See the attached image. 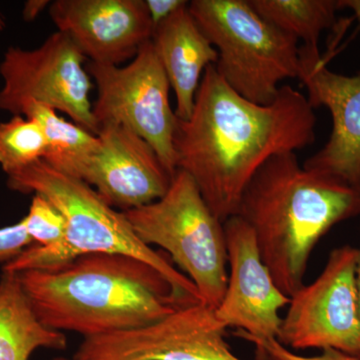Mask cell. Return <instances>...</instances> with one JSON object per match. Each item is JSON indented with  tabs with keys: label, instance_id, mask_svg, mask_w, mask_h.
Segmentation results:
<instances>
[{
	"label": "cell",
	"instance_id": "17",
	"mask_svg": "<svg viewBox=\"0 0 360 360\" xmlns=\"http://www.w3.org/2000/svg\"><path fill=\"white\" fill-rule=\"evenodd\" d=\"M18 115L37 120L46 139L42 160L56 172L82 180L101 141L97 135L59 116L56 110L37 101H28Z\"/></svg>",
	"mask_w": 360,
	"mask_h": 360
},
{
	"label": "cell",
	"instance_id": "22",
	"mask_svg": "<svg viewBox=\"0 0 360 360\" xmlns=\"http://www.w3.org/2000/svg\"><path fill=\"white\" fill-rule=\"evenodd\" d=\"M34 245L21 221L0 229V262H8Z\"/></svg>",
	"mask_w": 360,
	"mask_h": 360
},
{
	"label": "cell",
	"instance_id": "24",
	"mask_svg": "<svg viewBox=\"0 0 360 360\" xmlns=\"http://www.w3.org/2000/svg\"><path fill=\"white\" fill-rule=\"evenodd\" d=\"M51 4L49 0H30L23 8V18L25 21L34 20L44 11L45 7L51 6Z\"/></svg>",
	"mask_w": 360,
	"mask_h": 360
},
{
	"label": "cell",
	"instance_id": "7",
	"mask_svg": "<svg viewBox=\"0 0 360 360\" xmlns=\"http://www.w3.org/2000/svg\"><path fill=\"white\" fill-rule=\"evenodd\" d=\"M86 70L96 84L92 111L98 129L103 125L117 124L132 130L150 144L174 176L177 117L170 105L169 82L153 41L142 45L137 56L123 68L89 61Z\"/></svg>",
	"mask_w": 360,
	"mask_h": 360
},
{
	"label": "cell",
	"instance_id": "14",
	"mask_svg": "<svg viewBox=\"0 0 360 360\" xmlns=\"http://www.w3.org/2000/svg\"><path fill=\"white\" fill-rule=\"evenodd\" d=\"M96 135L101 148L82 181L108 205L127 212L165 195L174 176L148 141L117 124L103 125Z\"/></svg>",
	"mask_w": 360,
	"mask_h": 360
},
{
	"label": "cell",
	"instance_id": "8",
	"mask_svg": "<svg viewBox=\"0 0 360 360\" xmlns=\"http://www.w3.org/2000/svg\"><path fill=\"white\" fill-rule=\"evenodd\" d=\"M85 60L77 45L59 32L35 49L9 47L0 63V110L18 115L26 101H37L96 135L98 127L90 101L92 82Z\"/></svg>",
	"mask_w": 360,
	"mask_h": 360
},
{
	"label": "cell",
	"instance_id": "23",
	"mask_svg": "<svg viewBox=\"0 0 360 360\" xmlns=\"http://www.w3.org/2000/svg\"><path fill=\"white\" fill-rule=\"evenodd\" d=\"M146 7L151 23L153 25V32L163 21L169 18L172 14L179 11L181 7L188 4L186 0H146Z\"/></svg>",
	"mask_w": 360,
	"mask_h": 360
},
{
	"label": "cell",
	"instance_id": "4",
	"mask_svg": "<svg viewBox=\"0 0 360 360\" xmlns=\"http://www.w3.org/2000/svg\"><path fill=\"white\" fill-rule=\"evenodd\" d=\"M188 11L219 52L217 72L239 96L265 105L281 82L300 78V41L264 20L250 0H193Z\"/></svg>",
	"mask_w": 360,
	"mask_h": 360
},
{
	"label": "cell",
	"instance_id": "21",
	"mask_svg": "<svg viewBox=\"0 0 360 360\" xmlns=\"http://www.w3.org/2000/svg\"><path fill=\"white\" fill-rule=\"evenodd\" d=\"M258 360H360L355 355L336 349H324L315 356H302L293 354L277 340L262 341L255 345Z\"/></svg>",
	"mask_w": 360,
	"mask_h": 360
},
{
	"label": "cell",
	"instance_id": "25",
	"mask_svg": "<svg viewBox=\"0 0 360 360\" xmlns=\"http://www.w3.org/2000/svg\"><path fill=\"white\" fill-rule=\"evenodd\" d=\"M340 9H349L360 22V0H338Z\"/></svg>",
	"mask_w": 360,
	"mask_h": 360
},
{
	"label": "cell",
	"instance_id": "9",
	"mask_svg": "<svg viewBox=\"0 0 360 360\" xmlns=\"http://www.w3.org/2000/svg\"><path fill=\"white\" fill-rule=\"evenodd\" d=\"M359 251H331L321 276L290 296L277 340L293 349H336L360 357Z\"/></svg>",
	"mask_w": 360,
	"mask_h": 360
},
{
	"label": "cell",
	"instance_id": "5",
	"mask_svg": "<svg viewBox=\"0 0 360 360\" xmlns=\"http://www.w3.org/2000/svg\"><path fill=\"white\" fill-rule=\"evenodd\" d=\"M7 186L18 193L44 196L63 214L65 238L58 245L70 262L91 253L139 258L162 274L182 297L201 302L193 281L175 269L170 257L142 243L123 212L82 180L56 172L40 160L8 175Z\"/></svg>",
	"mask_w": 360,
	"mask_h": 360
},
{
	"label": "cell",
	"instance_id": "3",
	"mask_svg": "<svg viewBox=\"0 0 360 360\" xmlns=\"http://www.w3.org/2000/svg\"><path fill=\"white\" fill-rule=\"evenodd\" d=\"M360 214V187L307 169L295 153L274 156L245 187L236 215L250 225L276 285H303L312 250L333 226Z\"/></svg>",
	"mask_w": 360,
	"mask_h": 360
},
{
	"label": "cell",
	"instance_id": "27",
	"mask_svg": "<svg viewBox=\"0 0 360 360\" xmlns=\"http://www.w3.org/2000/svg\"><path fill=\"white\" fill-rule=\"evenodd\" d=\"M56 360H84V359H77V357H73L72 359H56Z\"/></svg>",
	"mask_w": 360,
	"mask_h": 360
},
{
	"label": "cell",
	"instance_id": "13",
	"mask_svg": "<svg viewBox=\"0 0 360 360\" xmlns=\"http://www.w3.org/2000/svg\"><path fill=\"white\" fill-rule=\"evenodd\" d=\"M49 14L91 63L118 66L153 39L146 0H56Z\"/></svg>",
	"mask_w": 360,
	"mask_h": 360
},
{
	"label": "cell",
	"instance_id": "2",
	"mask_svg": "<svg viewBox=\"0 0 360 360\" xmlns=\"http://www.w3.org/2000/svg\"><path fill=\"white\" fill-rule=\"evenodd\" d=\"M39 321L84 338L146 328L194 304L150 264L129 255L91 253L51 270L16 274Z\"/></svg>",
	"mask_w": 360,
	"mask_h": 360
},
{
	"label": "cell",
	"instance_id": "6",
	"mask_svg": "<svg viewBox=\"0 0 360 360\" xmlns=\"http://www.w3.org/2000/svg\"><path fill=\"white\" fill-rule=\"evenodd\" d=\"M146 245L160 246L200 293L217 309L226 290V238L224 222L213 214L191 175L175 172L160 200L122 212Z\"/></svg>",
	"mask_w": 360,
	"mask_h": 360
},
{
	"label": "cell",
	"instance_id": "19",
	"mask_svg": "<svg viewBox=\"0 0 360 360\" xmlns=\"http://www.w3.org/2000/svg\"><path fill=\"white\" fill-rule=\"evenodd\" d=\"M47 142L39 123L23 115H13L0 123V167L8 175L44 158Z\"/></svg>",
	"mask_w": 360,
	"mask_h": 360
},
{
	"label": "cell",
	"instance_id": "28",
	"mask_svg": "<svg viewBox=\"0 0 360 360\" xmlns=\"http://www.w3.org/2000/svg\"><path fill=\"white\" fill-rule=\"evenodd\" d=\"M2 25H4V22H2L1 18H0V27H2Z\"/></svg>",
	"mask_w": 360,
	"mask_h": 360
},
{
	"label": "cell",
	"instance_id": "18",
	"mask_svg": "<svg viewBox=\"0 0 360 360\" xmlns=\"http://www.w3.org/2000/svg\"><path fill=\"white\" fill-rule=\"evenodd\" d=\"M264 20L288 33L302 46L319 49L321 33L335 25L338 0H250Z\"/></svg>",
	"mask_w": 360,
	"mask_h": 360
},
{
	"label": "cell",
	"instance_id": "15",
	"mask_svg": "<svg viewBox=\"0 0 360 360\" xmlns=\"http://www.w3.org/2000/svg\"><path fill=\"white\" fill-rule=\"evenodd\" d=\"M151 41L176 97L175 115L187 120L203 73L208 66L217 65L219 52L198 27L188 4L158 25Z\"/></svg>",
	"mask_w": 360,
	"mask_h": 360
},
{
	"label": "cell",
	"instance_id": "10",
	"mask_svg": "<svg viewBox=\"0 0 360 360\" xmlns=\"http://www.w3.org/2000/svg\"><path fill=\"white\" fill-rule=\"evenodd\" d=\"M226 328L202 302L177 309L134 330L84 338L75 357L84 360H243L225 340Z\"/></svg>",
	"mask_w": 360,
	"mask_h": 360
},
{
	"label": "cell",
	"instance_id": "20",
	"mask_svg": "<svg viewBox=\"0 0 360 360\" xmlns=\"http://www.w3.org/2000/svg\"><path fill=\"white\" fill-rule=\"evenodd\" d=\"M20 221L34 245H56L65 238V217L39 194H33L30 210Z\"/></svg>",
	"mask_w": 360,
	"mask_h": 360
},
{
	"label": "cell",
	"instance_id": "12",
	"mask_svg": "<svg viewBox=\"0 0 360 360\" xmlns=\"http://www.w3.org/2000/svg\"><path fill=\"white\" fill-rule=\"evenodd\" d=\"M300 59L298 79L307 90V101L314 110L328 108L333 117L328 142L303 167L360 187V71L345 75L328 70L319 49L302 45Z\"/></svg>",
	"mask_w": 360,
	"mask_h": 360
},
{
	"label": "cell",
	"instance_id": "11",
	"mask_svg": "<svg viewBox=\"0 0 360 360\" xmlns=\"http://www.w3.org/2000/svg\"><path fill=\"white\" fill-rule=\"evenodd\" d=\"M231 274L215 315L236 335L255 343L277 340L283 319L279 310L290 296L276 285L267 269L250 225L238 215L224 222Z\"/></svg>",
	"mask_w": 360,
	"mask_h": 360
},
{
	"label": "cell",
	"instance_id": "16",
	"mask_svg": "<svg viewBox=\"0 0 360 360\" xmlns=\"http://www.w3.org/2000/svg\"><path fill=\"white\" fill-rule=\"evenodd\" d=\"M65 335L45 328L34 314L16 274L0 281V360H30L39 348L65 349Z\"/></svg>",
	"mask_w": 360,
	"mask_h": 360
},
{
	"label": "cell",
	"instance_id": "1",
	"mask_svg": "<svg viewBox=\"0 0 360 360\" xmlns=\"http://www.w3.org/2000/svg\"><path fill=\"white\" fill-rule=\"evenodd\" d=\"M315 129L314 108L290 85L262 105L239 96L210 65L191 117L177 118L176 169L191 175L213 214L224 222L236 215L259 168L274 156L311 146Z\"/></svg>",
	"mask_w": 360,
	"mask_h": 360
},
{
	"label": "cell",
	"instance_id": "26",
	"mask_svg": "<svg viewBox=\"0 0 360 360\" xmlns=\"http://www.w3.org/2000/svg\"><path fill=\"white\" fill-rule=\"evenodd\" d=\"M359 264H357L356 271V284H357V293H359V310H360V248H359Z\"/></svg>",
	"mask_w": 360,
	"mask_h": 360
}]
</instances>
